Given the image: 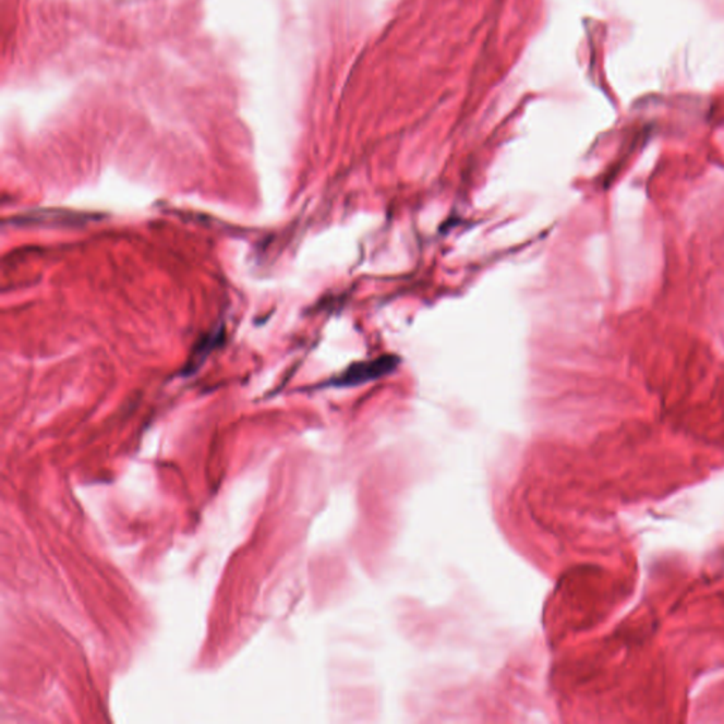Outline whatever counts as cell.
<instances>
[{
  "label": "cell",
  "mask_w": 724,
  "mask_h": 724,
  "mask_svg": "<svg viewBox=\"0 0 724 724\" xmlns=\"http://www.w3.org/2000/svg\"><path fill=\"white\" fill-rule=\"evenodd\" d=\"M398 365L397 355L389 354L370 361L355 362L345 373L337 376L335 384L337 387H359V385L393 374Z\"/></svg>",
  "instance_id": "6da1fadb"
}]
</instances>
